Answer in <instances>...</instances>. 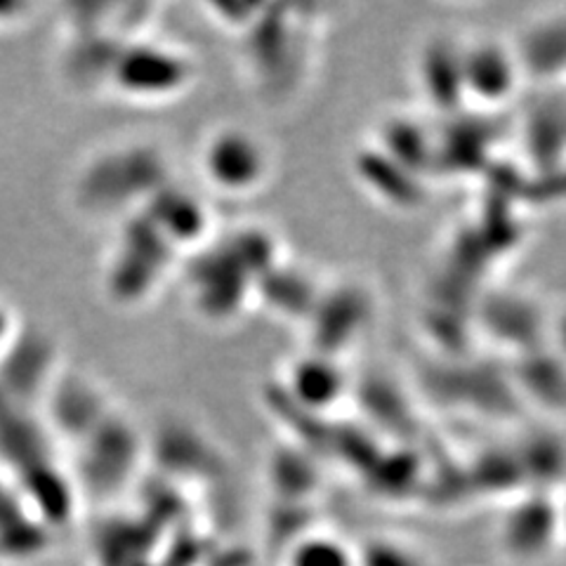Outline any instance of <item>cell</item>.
Returning a JSON list of instances; mask_svg holds the SVG:
<instances>
[{"mask_svg": "<svg viewBox=\"0 0 566 566\" xmlns=\"http://www.w3.org/2000/svg\"><path fill=\"white\" fill-rule=\"evenodd\" d=\"M286 566H359V551L335 534H312L293 545Z\"/></svg>", "mask_w": 566, "mask_h": 566, "instance_id": "cell-5", "label": "cell"}, {"mask_svg": "<svg viewBox=\"0 0 566 566\" xmlns=\"http://www.w3.org/2000/svg\"><path fill=\"white\" fill-rule=\"evenodd\" d=\"M547 331V343L553 347L555 359L566 366V303L559 305L545 324Z\"/></svg>", "mask_w": 566, "mask_h": 566, "instance_id": "cell-7", "label": "cell"}, {"mask_svg": "<svg viewBox=\"0 0 566 566\" xmlns=\"http://www.w3.org/2000/svg\"><path fill=\"white\" fill-rule=\"evenodd\" d=\"M206 185L224 197H251L272 180L274 154L262 135L243 126H222L206 135L199 151Z\"/></svg>", "mask_w": 566, "mask_h": 566, "instance_id": "cell-1", "label": "cell"}, {"mask_svg": "<svg viewBox=\"0 0 566 566\" xmlns=\"http://www.w3.org/2000/svg\"><path fill=\"white\" fill-rule=\"evenodd\" d=\"M8 333H10V314L3 305H0V345H3V340L8 338Z\"/></svg>", "mask_w": 566, "mask_h": 566, "instance_id": "cell-8", "label": "cell"}, {"mask_svg": "<svg viewBox=\"0 0 566 566\" xmlns=\"http://www.w3.org/2000/svg\"><path fill=\"white\" fill-rule=\"evenodd\" d=\"M359 551V566H428L420 553L397 541H374Z\"/></svg>", "mask_w": 566, "mask_h": 566, "instance_id": "cell-6", "label": "cell"}, {"mask_svg": "<svg viewBox=\"0 0 566 566\" xmlns=\"http://www.w3.org/2000/svg\"><path fill=\"white\" fill-rule=\"evenodd\" d=\"M289 397L312 413H328L340 406L349 392V376L335 352L310 349L300 354L283 374Z\"/></svg>", "mask_w": 566, "mask_h": 566, "instance_id": "cell-4", "label": "cell"}, {"mask_svg": "<svg viewBox=\"0 0 566 566\" xmlns=\"http://www.w3.org/2000/svg\"><path fill=\"white\" fill-rule=\"evenodd\" d=\"M524 64L520 52L499 35H476L460 43V81L463 97L484 106H501L522 87Z\"/></svg>", "mask_w": 566, "mask_h": 566, "instance_id": "cell-2", "label": "cell"}, {"mask_svg": "<svg viewBox=\"0 0 566 566\" xmlns=\"http://www.w3.org/2000/svg\"><path fill=\"white\" fill-rule=\"evenodd\" d=\"M112 74L120 93L139 99H156L182 91L191 78V64L175 50L135 45L123 52Z\"/></svg>", "mask_w": 566, "mask_h": 566, "instance_id": "cell-3", "label": "cell"}]
</instances>
